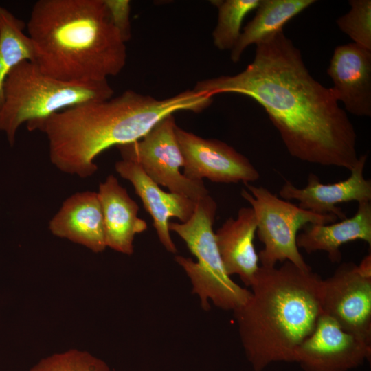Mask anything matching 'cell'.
Returning a JSON list of instances; mask_svg holds the SVG:
<instances>
[{
    "label": "cell",
    "mask_w": 371,
    "mask_h": 371,
    "mask_svg": "<svg viewBox=\"0 0 371 371\" xmlns=\"http://www.w3.org/2000/svg\"><path fill=\"white\" fill-rule=\"evenodd\" d=\"M194 90L213 96L234 93L256 100L278 130L289 153L301 161L351 170L359 157L357 134L330 88L309 73L282 30L256 44L241 72L199 80Z\"/></svg>",
    "instance_id": "cell-1"
},
{
    "label": "cell",
    "mask_w": 371,
    "mask_h": 371,
    "mask_svg": "<svg viewBox=\"0 0 371 371\" xmlns=\"http://www.w3.org/2000/svg\"><path fill=\"white\" fill-rule=\"evenodd\" d=\"M212 102V96L194 89L161 100L127 90L59 111L27 127L45 134L50 161L58 170L87 178L97 171L94 160L106 149L140 139L175 112L201 113Z\"/></svg>",
    "instance_id": "cell-2"
},
{
    "label": "cell",
    "mask_w": 371,
    "mask_h": 371,
    "mask_svg": "<svg viewBox=\"0 0 371 371\" xmlns=\"http://www.w3.org/2000/svg\"><path fill=\"white\" fill-rule=\"evenodd\" d=\"M34 63L66 82H98L119 74L126 43L104 0H39L26 24Z\"/></svg>",
    "instance_id": "cell-3"
},
{
    "label": "cell",
    "mask_w": 371,
    "mask_h": 371,
    "mask_svg": "<svg viewBox=\"0 0 371 371\" xmlns=\"http://www.w3.org/2000/svg\"><path fill=\"white\" fill-rule=\"evenodd\" d=\"M322 278L289 261L260 266L247 301L234 311L239 336L254 371L275 362H295L300 344L322 314Z\"/></svg>",
    "instance_id": "cell-4"
},
{
    "label": "cell",
    "mask_w": 371,
    "mask_h": 371,
    "mask_svg": "<svg viewBox=\"0 0 371 371\" xmlns=\"http://www.w3.org/2000/svg\"><path fill=\"white\" fill-rule=\"evenodd\" d=\"M113 93L107 80L63 81L44 74L34 62L25 60L6 79L0 131L12 146L23 123L28 126L78 104L109 99Z\"/></svg>",
    "instance_id": "cell-5"
},
{
    "label": "cell",
    "mask_w": 371,
    "mask_h": 371,
    "mask_svg": "<svg viewBox=\"0 0 371 371\" xmlns=\"http://www.w3.org/2000/svg\"><path fill=\"white\" fill-rule=\"evenodd\" d=\"M217 205L207 195L196 203L192 216L185 223H169L170 231L177 233L196 258L176 256L175 261L186 271L192 293L199 297L203 309L210 308V301L223 310L233 311L242 306L250 291L234 282L221 260L213 230Z\"/></svg>",
    "instance_id": "cell-6"
},
{
    "label": "cell",
    "mask_w": 371,
    "mask_h": 371,
    "mask_svg": "<svg viewBox=\"0 0 371 371\" xmlns=\"http://www.w3.org/2000/svg\"><path fill=\"white\" fill-rule=\"evenodd\" d=\"M242 197L254 210L256 232L264 248L258 254L261 266L275 267L278 262L289 261L303 269H311L297 245L298 231L311 224L335 223L337 216L319 214L280 199L262 186L244 183Z\"/></svg>",
    "instance_id": "cell-7"
},
{
    "label": "cell",
    "mask_w": 371,
    "mask_h": 371,
    "mask_svg": "<svg viewBox=\"0 0 371 371\" xmlns=\"http://www.w3.org/2000/svg\"><path fill=\"white\" fill-rule=\"evenodd\" d=\"M176 126L173 115H168L140 139L116 147L122 159L137 163L157 184L196 202L209 191L203 181L189 179L181 172L184 162Z\"/></svg>",
    "instance_id": "cell-8"
},
{
    "label": "cell",
    "mask_w": 371,
    "mask_h": 371,
    "mask_svg": "<svg viewBox=\"0 0 371 371\" xmlns=\"http://www.w3.org/2000/svg\"><path fill=\"white\" fill-rule=\"evenodd\" d=\"M319 299L323 314L371 343V276L352 262H344L332 276L322 279Z\"/></svg>",
    "instance_id": "cell-9"
},
{
    "label": "cell",
    "mask_w": 371,
    "mask_h": 371,
    "mask_svg": "<svg viewBox=\"0 0 371 371\" xmlns=\"http://www.w3.org/2000/svg\"><path fill=\"white\" fill-rule=\"evenodd\" d=\"M176 136L183 157V175L194 181L249 183L260 174L250 161L226 143L205 139L179 126Z\"/></svg>",
    "instance_id": "cell-10"
},
{
    "label": "cell",
    "mask_w": 371,
    "mask_h": 371,
    "mask_svg": "<svg viewBox=\"0 0 371 371\" xmlns=\"http://www.w3.org/2000/svg\"><path fill=\"white\" fill-rule=\"evenodd\" d=\"M370 357V342L344 330L322 313L297 350L295 362L304 371H348Z\"/></svg>",
    "instance_id": "cell-11"
},
{
    "label": "cell",
    "mask_w": 371,
    "mask_h": 371,
    "mask_svg": "<svg viewBox=\"0 0 371 371\" xmlns=\"http://www.w3.org/2000/svg\"><path fill=\"white\" fill-rule=\"evenodd\" d=\"M366 155L359 157L350 176L334 183H322L313 173L308 176L306 186L302 188L295 187L286 180L279 191L285 200H296L298 206L319 214H333L341 219L345 213L337 204L350 201L358 203L371 201V181L364 177L363 170L366 162Z\"/></svg>",
    "instance_id": "cell-12"
},
{
    "label": "cell",
    "mask_w": 371,
    "mask_h": 371,
    "mask_svg": "<svg viewBox=\"0 0 371 371\" xmlns=\"http://www.w3.org/2000/svg\"><path fill=\"white\" fill-rule=\"evenodd\" d=\"M337 102L357 116L371 115V50L354 43L337 46L327 69Z\"/></svg>",
    "instance_id": "cell-13"
},
{
    "label": "cell",
    "mask_w": 371,
    "mask_h": 371,
    "mask_svg": "<svg viewBox=\"0 0 371 371\" xmlns=\"http://www.w3.org/2000/svg\"><path fill=\"white\" fill-rule=\"evenodd\" d=\"M115 168L122 178L132 183L144 209L152 217L161 243L168 251L176 253L177 247L170 234V219L177 218L181 223L186 222L192 216L196 202L185 196L164 191L134 161L122 159L115 163Z\"/></svg>",
    "instance_id": "cell-14"
},
{
    "label": "cell",
    "mask_w": 371,
    "mask_h": 371,
    "mask_svg": "<svg viewBox=\"0 0 371 371\" xmlns=\"http://www.w3.org/2000/svg\"><path fill=\"white\" fill-rule=\"evenodd\" d=\"M49 229L94 253L104 251V218L98 192L85 191L68 197L50 220Z\"/></svg>",
    "instance_id": "cell-15"
},
{
    "label": "cell",
    "mask_w": 371,
    "mask_h": 371,
    "mask_svg": "<svg viewBox=\"0 0 371 371\" xmlns=\"http://www.w3.org/2000/svg\"><path fill=\"white\" fill-rule=\"evenodd\" d=\"M106 247L122 254L133 252L135 234L147 229L146 222L137 216L139 206L113 175L99 186Z\"/></svg>",
    "instance_id": "cell-16"
},
{
    "label": "cell",
    "mask_w": 371,
    "mask_h": 371,
    "mask_svg": "<svg viewBox=\"0 0 371 371\" xmlns=\"http://www.w3.org/2000/svg\"><path fill=\"white\" fill-rule=\"evenodd\" d=\"M257 229L256 215L251 207H241L236 218H227L215 233L218 251L227 274L238 275L250 286L259 265L254 246Z\"/></svg>",
    "instance_id": "cell-17"
},
{
    "label": "cell",
    "mask_w": 371,
    "mask_h": 371,
    "mask_svg": "<svg viewBox=\"0 0 371 371\" xmlns=\"http://www.w3.org/2000/svg\"><path fill=\"white\" fill-rule=\"evenodd\" d=\"M361 240L371 245V203H358L354 216L339 223L311 224L297 236V245L310 254L326 251L332 262L341 260L340 247L348 242Z\"/></svg>",
    "instance_id": "cell-18"
},
{
    "label": "cell",
    "mask_w": 371,
    "mask_h": 371,
    "mask_svg": "<svg viewBox=\"0 0 371 371\" xmlns=\"http://www.w3.org/2000/svg\"><path fill=\"white\" fill-rule=\"evenodd\" d=\"M315 2L314 0H260L255 16L243 28L230 58L237 63L245 49L282 30L292 18Z\"/></svg>",
    "instance_id": "cell-19"
},
{
    "label": "cell",
    "mask_w": 371,
    "mask_h": 371,
    "mask_svg": "<svg viewBox=\"0 0 371 371\" xmlns=\"http://www.w3.org/2000/svg\"><path fill=\"white\" fill-rule=\"evenodd\" d=\"M26 25L3 7H0V110L3 104L4 86L12 69L20 63L34 62L32 43L24 32Z\"/></svg>",
    "instance_id": "cell-20"
},
{
    "label": "cell",
    "mask_w": 371,
    "mask_h": 371,
    "mask_svg": "<svg viewBox=\"0 0 371 371\" xmlns=\"http://www.w3.org/2000/svg\"><path fill=\"white\" fill-rule=\"evenodd\" d=\"M218 9L217 23L212 32L213 43L220 50H232L241 33L247 14L256 10L260 0L212 1Z\"/></svg>",
    "instance_id": "cell-21"
},
{
    "label": "cell",
    "mask_w": 371,
    "mask_h": 371,
    "mask_svg": "<svg viewBox=\"0 0 371 371\" xmlns=\"http://www.w3.org/2000/svg\"><path fill=\"white\" fill-rule=\"evenodd\" d=\"M29 371H111L103 360L86 350L69 349L45 357Z\"/></svg>",
    "instance_id": "cell-22"
},
{
    "label": "cell",
    "mask_w": 371,
    "mask_h": 371,
    "mask_svg": "<svg viewBox=\"0 0 371 371\" xmlns=\"http://www.w3.org/2000/svg\"><path fill=\"white\" fill-rule=\"evenodd\" d=\"M350 10L337 20L339 28L354 43L371 50V1L350 0Z\"/></svg>",
    "instance_id": "cell-23"
},
{
    "label": "cell",
    "mask_w": 371,
    "mask_h": 371,
    "mask_svg": "<svg viewBox=\"0 0 371 371\" xmlns=\"http://www.w3.org/2000/svg\"><path fill=\"white\" fill-rule=\"evenodd\" d=\"M112 21L126 43L131 37V3L128 0H104Z\"/></svg>",
    "instance_id": "cell-24"
}]
</instances>
